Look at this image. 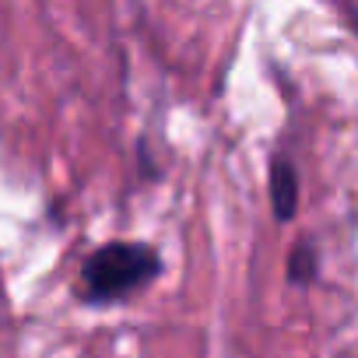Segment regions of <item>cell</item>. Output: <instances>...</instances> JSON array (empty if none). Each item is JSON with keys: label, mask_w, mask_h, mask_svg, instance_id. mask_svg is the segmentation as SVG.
Here are the masks:
<instances>
[{"label": "cell", "mask_w": 358, "mask_h": 358, "mask_svg": "<svg viewBox=\"0 0 358 358\" xmlns=\"http://www.w3.org/2000/svg\"><path fill=\"white\" fill-rule=\"evenodd\" d=\"M162 253L148 243L134 239H109L95 246L78 271V302L81 306H120L134 295H141L148 285L162 278Z\"/></svg>", "instance_id": "1"}, {"label": "cell", "mask_w": 358, "mask_h": 358, "mask_svg": "<svg viewBox=\"0 0 358 358\" xmlns=\"http://www.w3.org/2000/svg\"><path fill=\"white\" fill-rule=\"evenodd\" d=\"M267 194H271V215L278 222H292L295 211H299V169L292 165L288 155H274L271 158Z\"/></svg>", "instance_id": "2"}, {"label": "cell", "mask_w": 358, "mask_h": 358, "mask_svg": "<svg viewBox=\"0 0 358 358\" xmlns=\"http://www.w3.org/2000/svg\"><path fill=\"white\" fill-rule=\"evenodd\" d=\"M285 271H288V285H295V288H306V285L316 281V274H320V250L313 246V239H299L288 250Z\"/></svg>", "instance_id": "3"}]
</instances>
